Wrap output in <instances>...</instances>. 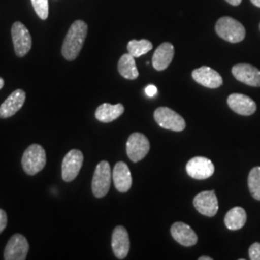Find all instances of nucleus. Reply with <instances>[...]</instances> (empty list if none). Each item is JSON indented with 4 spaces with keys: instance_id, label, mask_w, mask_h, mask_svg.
I'll use <instances>...</instances> for the list:
<instances>
[{
    "instance_id": "obj_1",
    "label": "nucleus",
    "mask_w": 260,
    "mask_h": 260,
    "mask_svg": "<svg viewBox=\"0 0 260 260\" xmlns=\"http://www.w3.org/2000/svg\"><path fill=\"white\" fill-rule=\"evenodd\" d=\"M88 33V25L83 20H76L69 29L66 35L62 54L66 60L73 61L79 55L83 47L85 39Z\"/></svg>"
},
{
    "instance_id": "obj_2",
    "label": "nucleus",
    "mask_w": 260,
    "mask_h": 260,
    "mask_svg": "<svg viewBox=\"0 0 260 260\" xmlns=\"http://www.w3.org/2000/svg\"><path fill=\"white\" fill-rule=\"evenodd\" d=\"M215 30L219 37L233 44L240 43L246 36V30L243 24L231 17H223L219 19Z\"/></svg>"
},
{
    "instance_id": "obj_3",
    "label": "nucleus",
    "mask_w": 260,
    "mask_h": 260,
    "mask_svg": "<svg viewBox=\"0 0 260 260\" xmlns=\"http://www.w3.org/2000/svg\"><path fill=\"white\" fill-rule=\"evenodd\" d=\"M47 163L46 150L38 144H33L25 149L21 159L24 172L29 176H34L41 172Z\"/></svg>"
},
{
    "instance_id": "obj_4",
    "label": "nucleus",
    "mask_w": 260,
    "mask_h": 260,
    "mask_svg": "<svg viewBox=\"0 0 260 260\" xmlns=\"http://www.w3.org/2000/svg\"><path fill=\"white\" fill-rule=\"evenodd\" d=\"M112 172L110 165L107 161H102L94 170L92 191L95 198H103L109 192L111 185Z\"/></svg>"
},
{
    "instance_id": "obj_5",
    "label": "nucleus",
    "mask_w": 260,
    "mask_h": 260,
    "mask_svg": "<svg viewBox=\"0 0 260 260\" xmlns=\"http://www.w3.org/2000/svg\"><path fill=\"white\" fill-rule=\"evenodd\" d=\"M154 119L158 125L165 128L179 132L185 129L186 122L184 119L177 112L168 108L159 107L154 111Z\"/></svg>"
},
{
    "instance_id": "obj_6",
    "label": "nucleus",
    "mask_w": 260,
    "mask_h": 260,
    "mask_svg": "<svg viewBox=\"0 0 260 260\" xmlns=\"http://www.w3.org/2000/svg\"><path fill=\"white\" fill-rule=\"evenodd\" d=\"M150 145L148 138L139 132L132 133L126 142V153L134 163L139 162L149 153Z\"/></svg>"
},
{
    "instance_id": "obj_7",
    "label": "nucleus",
    "mask_w": 260,
    "mask_h": 260,
    "mask_svg": "<svg viewBox=\"0 0 260 260\" xmlns=\"http://www.w3.org/2000/svg\"><path fill=\"white\" fill-rule=\"evenodd\" d=\"M83 153L78 149L70 150L62 163V177L66 182H71L78 176L83 165Z\"/></svg>"
},
{
    "instance_id": "obj_8",
    "label": "nucleus",
    "mask_w": 260,
    "mask_h": 260,
    "mask_svg": "<svg viewBox=\"0 0 260 260\" xmlns=\"http://www.w3.org/2000/svg\"><path fill=\"white\" fill-rule=\"evenodd\" d=\"M12 39L15 52L19 57L26 55L32 47V39L27 28L17 21L12 26Z\"/></svg>"
},
{
    "instance_id": "obj_9",
    "label": "nucleus",
    "mask_w": 260,
    "mask_h": 260,
    "mask_svg": "<svg viewBox=\"0 0 260 260\" xmlns=\"http://www.w3.org/2000/svg\"><path fill=\"white\" fill-rule=\"evenodd\" d=\"M186 172L189 177L202 180L211 177L215 172V167L210 159L197 156L188 161L186 164Z\"/></svg>"
},
{
    "instance_id": "obj_10",
    "label": "nucleus",
    "mask_w": 260,
    "mask_h": 260,
    "mask_svg": "<svg viewBox=\"0 0 260 260\" xmlns=\"http://www.w3.org/2000/svg\"><path fill=\"white\" fill-rule=\"evenodd\" d=\"M29 244L27 239L21 234H15L10 238L4 251V259L24 260L26 259Z\"/></svg>"
},
{
    "instance_id": "obj_11",
    "label": "nucleus",
    "mask_w": 260,
    "mask_h": 260,
    "mask_svg": "<svg viewBox=\"0 0 260 260\" xmlns=\"http://www.w3.org/2000/svg\"><path fill=\"white\" fill-rule=\"evenodd\" d=\"M193 204L200 213L207 217H214L219 209L218 199L214 190L201 192L196 196Z\"/></svg>"
},
{
    "instance_id": "obj_12",
    "label": "nucleus",
    "mask_w": 260,
    "mask_h": 260,
    "mask_svg": "<svg viewBox=\"0 0 260 260\" xmlns=\"http://www.w3.org/2000/svg\"><path fill=\"white\" fill-rule=\"evenodd\" d=\"M192 77L201 85L210 89H217L223 85V78L210 67H201L192 72Z\"/></svg>"
},
{
    "instance_id": "obj_13",
    "label": "nucleus",
    "mask_w": 260,
    "mask_h": 260,
    "mask_svg": "<svg viewBox=\"0 0 260 260\" xmlns=\"http://www.w3.org/2000/svg\"><path fill=\"white\" fill-rule=\"evenodd\" d=\"M233 75L238 81L251 87H260V71L250 64H237L233 67Z\"/></svg>"
},
{
    "instance_id": "obj_14",
    "label": "nucleus",
    "mask_w": 260,
    "mask_h": 260,
    "mask_svg": "<svg viewBox=\"0 0 260 260\" xmlns=\"http://www.w3.org/2000/svg\"><path fill=\"white\" fill-rule=\"evenodd\" d=\"M130 249L129 236L127 231L118 225L112 234V250L118 259H124Z\"/></svg>"
},
{
    "instance_id": "obj_15",
    "label": "nucleus",
    "mask_w": 260,
    "mask_h": 260,
    "mask_svg": "<svg viewBox=\"0 0 260 260\" xmlns=\"http://www.w3.org/2000/svg\"><path fill=\"white\" fill-rule=\"evenodd\" d=\"M229 107L242 116H251L256 111V103L250 96L242 93H233L228 98Z\"/></svg>"
},
{
    "instance_id": "obj_16",
    "label": "nucleus",
    "mask_w": 260,
    "mask_h": 260,
    "mask_svg": "<svg viewBox=\"0 0 260 260\" xmlns=\"http://www.w3.org/2000/svg\"><path fill=\"white\" fill-rule=\"evenodd\" d=\"M26 94L22 90H16L0 106V118L7 119L21 109L25 102Z\"/></svg>"
},
{
    "instance_id": "obj_17",
    "label": "nucleus",
    "mask_w": 260,
    "mask_h": 260,
    "mask_svg": "<svg viewBox=\"0 0 260 260\" xmlns=\"http://www.w3.org/2000/svg\"><path fill=\"white\" fill-rule=\"evenodd\" d=\"M173 238L184 247L195 246L198 242V236L190 225L182 222H177L171 228Z\"/></svg>"
},
{
    "instance_id": "obj_18",
    "label": "nucleus",
    "mask_w": 260,
    "mask_h": 260,
    "mask_svg": "<svg viewBox=\"0 0 260 260\" xmlns=\"http://www.w3.org/2000/svg\"><path fill=\"white\" fill-rule=\"evenodd\" d=\"M112 178L116 189L121 192L125 193L132 185V177L129 168L124 162H118L112 172Z\"/></svg>"
},
{
    "instance_id": "obj_19",
    "label": "nucleus",
    "mask_w": 260,
    "mask_h": 260,
    "mask_svg": "<svg viewBox=\"0 0 260 260\" xmlns=\"http://www.w3.org/2000/svg\"><path fill=\"white\" fill-rule=\"evenodd\" d=\"M175 55V47L170 43L161 44L152 56V66L156 71L166 70Z\"/></svg>"
},
{
    "instance_id": "obj_20",
    "label": "nucleus",
    "mask_w": 260,
    "mask_h": 260,
    "mask_svg": "<svg viewBox=\"0 0 260 260\" xmlns=\"http://www.w3.org/2000/svg\"><path fill=\"white\" fill-rule=\"evenodd\" d=\"M124 112V107L121 103L112 105L109 103H103L95 110V118L102 122H111L117 120Z\"/></svg>"
},
{
    "instance_id": "obj_21",
    "label": "nucleus",
    "mask_w": 260,
    "mask_h": 260,
    "mask_svg": "<svg viewBox=\"0 0 260 260\" xmlns=\"http://www.w3.org/2000/svg\"><path fill=\"white\" fill-rule=\"evenodd\" d=\"M247 222V213L244 208L236 206L232 208L224 216V224L231 231H238Z\"/></svg>"
},
{
    "instance_id": "obj_22",
    "label": "nucleus",
    "mask_w": 260,
    "mask_h": 260,
    "mask_svg": "<svg viewBox=\"0 0 260 260\" xmlns=\"http://www.w3.org/2000/svg\"><path fill=\"white\" fill-rule=\"evenodd\" d=\"M118 71L120 75L125 79L134 80L139 76V72L136 67L135 59L129 53L123 54L120 58L118 63Z\"/></svg>"
},
{
    "instance_id": "obj_23",
    "label": "nucleus",
    "mask_w": 260,
    "mask_h": 260,
    "mask_svg": "<svg viewBox=\"0 0 260 260\" xmlns=\"http://www.w3.org/2000/svg\"><path fill=\"white\" fill-rule=\"evenodd\" d=\"M152 44L148 40H131L127 44V50L128 53L137 58L140 56L145 55L152 49Z\"/></svg>"
},
{
    "instance_id": "obj_24",
    "label": "nucleus",
    "mask_w": 260,
    "mask_h": 260,
    "mask_svg": "<svg viewBox=\"0 0 260 260\" xmlns=\"http://www.w3.org/2000/svg\"><path fill=\"white\" fill-rule=\"evenodd\" d=\"M248 186L252 198L260 201V167L251 169L248 177Z\"/></svg>"
},
{
    "instance_id": "obj_25",
    "label": "nucleus",
    "mask_w": 260,
    "mask_h": 260,
    "mask_svg": "<svg viewBox=\"0 0 260 260\" xmlns=\"http://www.w3.org/2000/svg\"><path fill=\"white\" fill-rule=\"evenodd\" d=\"M33 8L39 18L46 20L48 17V0H31Z\"/></svg>"
},
{
    "instance_id": "obj_26",
    "label": "nucleus",
    "mask_w": 260,
    "mask_h": 260,
    "mask_svg": "<svg viewBox=\"0 0 260 260\" xmlns=\"http://www.w3.org/2000/svg\"><path fill=\"white\" fill-rule=\"evenodd\" d=\"M249 256L251 260H260V243H253L249 249Z\"/></svg>"
},
{
    "instance_id": "obj_27",
    "label": "nucleus",
    "mask_w": 260,
    "mask_h": 260,
    "mask_svg": "<svg viewBox=\"0 0 260 260\" xmlns=\"http://www.w3.org/2000/svg\"><path fill=\"white\" fill-rule=\"evenodd\" d=\"M7 223H8L7 214L3 209H0V233L5 230V228L7 226Z\"/></svg>"
},
{
    "instance_id": "obj_28",
    "label": "nucleus",
    "mask_w": 260,
    "mask_h": 260,
    "mask_svg": "<svg viewBox=\"0 0 260 260\" xmlns=\"http://www.w3.org/2000/svg\"><path fill=\"white\" fill-rule=\"evenodd\" d=\"M146 93L147 95H149L150 98L154 96L156 93H157V88L154 86V85H149L146 87Z\"/></svg>"
},
{
    "instance_id": "obj_29",
    "label": "nucleus",
    "mask_w": 260,
    "mask_h": 260,
    "mask_svg": "<svg viewBox=\"0 0 260 260\" xmlns=\"http://www.w3.org/2000/svg\"><path fill=\"white\" fill-rule=\"evenodd\" d=\"M228 3H230L233 6H238L241 4L242 0H225Z\"/></svg>"
},
{
    "instance_id": "obj_30",
    "label": "nucleus",
    "mask_w": 260,
    "mask_h": 260,
    "mask_svg": "<svg viewBox=\"0 0 260 260\" xmlns=\"http://www.w3.org/2000/svg\"><path fill=\"white\" fill-rule=\"evenodd\" d=\"M251 2L254 6L260 8V0H251Z\"/></svg>"
},
{
    "instance_id": "obj_31",
    "label": "nucleus",
    "mask_w": 260,
    "mask_h": 260,
    "mask_svg": "<svg viewBox=\"0 0 260 260\" xmlns=\"http://www.w3.org/2000/svg\"><path fill=\"white\" fill-rule=\"evenodd\" d=\"M199 260H212L210 256H201L199 257Z\"/></svg>"
},
{
    "instance_id": "obj_32",
    "label": "nucleus",
    "mask_w": 260,
    "mask_h": 260,
    "mask_svg": "<svg viewBox=\"0 0 260 260\" xmlns=\"http://www.w3.org/2000/svg\"><path fill=\"white\" fill-rule=\"evenodd\" d=\"M3 86H4V80L0 77V90L3 88Z\"/></svg>"
},
{
    "instance_id": "obj_33",
    "label": "nucleus",
    "mask_w": 260,
    "mask_h": 260,
    "mask_svg": "<svg viewBox=\"0 0 260 260\" xmlns=\"http://www.w3.org/2000/svg\"><path fill=\"white\" fill-rule=\"evenodd\" d=\"M259 29H260V25H259Z\"/></svg>"
}]
</instances>
